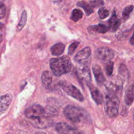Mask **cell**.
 <instances>
[{
	"label": "cell",
	"instance_id": "cell-1",
	"mask_svg": "<svg viewBox=\"0 0 134 134\" xmlns=\"http://www.w3.org/2000/svg\"><path fill=\"white\" fill-rule=\"evenodd\" d=\"M64 114L65 117L74 123L91 122L90 115L86 110L73 105H68L64 108Z\"/></svg>",
	"mask_w": 134,
	"mask_h": 134
},
{
	"label": "cell",
	"instance_id": "cell-2",
	"mask_svg": "<svg viewBox=\"0 0 134 134\" xmlns=\"http://www.w3.org/2000/svg\"><path fill=\"white\" fill-rule=\"evenodd\" d=\"M50 68L54 75L59 77L71 71L72 63L68 56L52 58L50 60Z\"/></svg>",
	"mask_w": 134,
	"mask_h": 134
},
{
	"label": "cell",
	"instance_id": "cell-3",
	"mask_svg": "<svg viewBox=\"0 0 134 134\" xmlns=\"http://www.w3.org/2000/svg\"><path fill=\"white\" fill-rule=\"evenodd\" d=\"M105 111L107 116L115 118L119 114L120 99L113 90H109L104 99Z\"/></svg>",
	"mask_w": 134,
	"mask_h": 134
},
{
	"label": "cell",
	"instance_id": "cell-4",
	"mask_svg": "<svg viewBox=\"0 0 134 134\" xmlns=\"http://www.w3.org/2000/svg\"><path fill=\"white\" fill-rule=\"evenodd\" d=\"M60 86L62 88V89L65 92V94H68V96L72 97V98L79 101V102H83L84 101L83 96L82 95L80 90L74 85L68 83V82L61 81L60 82Z\"/></svg>",
	"mask_w": 134,
	"mask_h": 134
},
{
	"label": "cell",
	"instance_id": "cell-5",
	"mask_svg": "<svg viewBox=\"0 0 134 134\" xmlns=\"http://www.w3.org/2000/svg\"><path fill=\"white\" fill-rule=\"evenodd\" d=\"M31 124L33 126L39 129H46L52 127L54 124V121L49 117L41 116L35 119H31Z\"/></svg>",
	"mask_w": 134,
	"mask_h": 134
},
{
	"label": "cell",
	"instance_id": "cell-6",
	"mask_svg": "<svg viewBox=\"0 0 134 134\" xmlns=\"http://www.w3.org/2000/svg\"><path fill=\"white\" fill-rule=\"evenodd\" d=\"M96 58L102 61H109L115 56V52L111 48L102 47L98 48L96 52Z\"/></svg>",
	"mask_w": 134,
	"mask_h": 134
},
{
	"label": "cell",
	"instance_id": "cell-7",
	"mask_svg": "<svg viewBox=\"0 0 134 134\" xmlns=\"http://www.w3.org/2000/svg\"><path fill=\"white\" fill-rule=\"evenodd\" d=\"M44 109L39 105H34L25 111L26 117L30 119H35L39 116H44Z\"/></svg>",
	"mask_w": 134,
	"mask_h": 134
},
{
	"label": "cell",
	"instance_id": "cell-8",
	"mask_svg": "<svg viewBox=\"0 0 134 134\" xmlns=\"http://www.w3.org/2000/svg\"><path fill=\"white\" fill-rule=\"evenodd\" d=\"M77 75L80 81L85 82L86 85H89L91 82V75L88 67L85 64H82L81 66L77 69Z\"/></svg>",
	"mask_w": 134,
	"mask_h": 134
},
{
	"label": "cell",
	"instance_id": "cell-9",
	"mask_svg": "<svg viewBox=\"0 0 134 134\" xmlns=\"http://www.w3.org/2000/svg\"><path fill=\"white\" fill-rule=\"evenodd\" d=\"M91 55V50L90 47H85L77 53L74 58L75 62L81 64H85L90 58Z\"/></svg>",
	"mask_w": 134,
	"mask_h": 134
},
{
	"label": "cell",
	"instance_id": "cell-10",
	"mask_svg": "<svg viewBox=\"0 0 134 134\" xmlns=\"http://www.w3.org/2000/svg\"><path fill=\"white\" fill-rule=\"evenodd\" d=\"M12 99L13 97L9 94L0 96V115H3L8 109Z\"/></svg>",
	"mask_w": 134,
	"mask_h": 134
},
{
	"label": "cell",
	"instance_id": "cell-11",
	"mask_svg": "<svg viewBox=\"0 0 134 134\" xmlns=\"http://www.w3.org/2000/svg\"><path fill=\"white\" fill-rule=\"evenodd\" d=\"M89 89H90V93H91L92 99H94V102H96L97 105H101L103 102V98L102 96V94L99 92V90L96 87L92 85L91 83L88 85Z\"/></svg>",
	"mask_w": 134,
	"mask_h": 134
},
{
	"label": "cell",
	"instance_id": "cell-12",
	"mask_svg": "<svg viewBox=\"0 0 134 134\" xmlns=\"http://www.w3.org/2000/svg\"><path fill=\"white\" fill-rule=\"evenodd\" d=\"M56 130L60 133H73L77 132L75 128L64 122H59L56 124Z\"/></svg>",
	"mask_w": 134,
	"mask_h": 134
},
{
	"label": "cell",
	"instance_id": "cell-13",
	"mask_svg": "<svg viewBox=\"0 0 134 134\" xmlns=\"http://www.w3.org/2000/svg\"><path fill=\"white\" fill-rule=\"evenodd\" d=\"M92 70L97 83L98 85H102V84L104 83V82L105 81V78L103 71H102L101 67L96 64L92 67Z\"/></svg>",
	"mask_w": 134,
	"mask_h": 134
},
{
	"label": "cell",
	"instance_id": "cell-14",
	"mask_svg": "<svg viewBox=\"0 0 134 134\" xmlns=\"http://www.w3.org/2000/svg\"><path fill=\"white\" fill-rule=\"evenodd\" d=\"M109 29L111 31H116L119 29V27H120V20L117 17L115 10H114L112 16H111V18H110L109 21Z\"/></svg>",
	"mask_w": 134,
	"mask_h": 134
},
{
	"label": "cell",
	"instance_id": "cell-15",
	"mask_svg": "<svg viewBox=\"0 0 134 134\" xmlns=\"http://www.w3.org/2000/svg\"><path fill=\"white\" fill-rule=\"evenodd\" d=\"M109 30V27L103 24H99L96 26H91L88 28V31L92 34H104L107 32Z\"/></svg>",
	"mask_w": 134,
	"mask_h": 134
},
{
	"label": "cell",
	"instance_id": "cell-16",
	"mask_svg": "<svg viewBox=\"0 0 134 134\" xmlns=\"http://www.w3.org/2000/svg\"><path fill=\"white\" fill-rule=\"evenodd\" d=\"M134 101V82L128 88L125 94L124 102L127 105H131Z\"/></svg>",
	"mask_w": 134,
	"mask_h": 134
},
{
	"label": "cell",
	"instance_id": "cell-17",
	"mask_svg": "<svg viewBox=\"0 0 134 134\" xmlns=\"http://www.w3.org/2000/svg\"><path fill=\"white\" fill-rule=\"evenodd\" d=\"M41 82L43 86L46 88H48L51 86L52 82V77L51 73L48 71H44L41 75Z\"/></svg>",
	"mask_w": 134,
	"mask_h": 134
},
{
	"label": "cell",
	"instance_id": "cell-18",
	"mask_svg": "<svg viewBox=\"0 0 134 134\" xmlns=\"http://www.w3.org/2000/svg\"><path fill=\"white\" fill-rule=\"evenodd\" d=\"M65 49V45L62 43H56L51 48V53L54 56H60Z\"/></svg>",
	"mask_w": 134,
	"mask_h": 134
},
{
	"label": "cell",
	"instance_id": "cell-19",
	"mask_svg": "<svg viewBox=\"0 0 134 134\" xmlns=\"http://www.w3.org/2000/svg\"><path fill=\"white\" fill-rule=\"evenodd\" d=\"M77 5L78 7H80L84 9V10L85 11V13L87 16L90 15L92 13L94 12V10H93V7L91 6L90 4H88V3L85 2L84 1H79L77 3Z\"/></svg>",
	"mask_w": 134,
	"mask_h": 134
},
{
	"label": "cell",
	"instance_id": "cell-20",
	"mask_svg": "<svg viewBox=\"0 0 134 134\" xmlns=\"http://www.w3.org/2000/svg\"><path fill=\"white\" fill-rule=\"evenodd\" d=\"M44 109V116L49 118H52L54 117V116H56L58 115V112L57 111V110L55 109L53 107H51V106H47V107H46Z\"/></svg>",
	"mask_w": 134,
	"mask_h": 134
},
{
	"label": "cell",
	"instance_id": "cell-21",
	"mask_svg": "<svg viewBox=\"0 0 134 134\" xmlns=\"http://www.w3.org/2000/svg\"><path fill=\"white\" fill-rule=\"evenodd\" d=\"M26 22H27V13H26V10H24L21 14L20 20L18 26H17V31H21L26 25Z\"/></svg>",
	"mask_w": 134,
	"mask_h": 134
},
{
	"label": "cell",
	"instance_id": "cell-22",
	"mask_svg": "<svg viewBox=\"0 0 134 134\" xmlns=\"http://www.w3.org/2000/svg\"><path fill=\"white\" fill-rule=\"evenodd\" d=\"M82 15H83V13H82V10L79 9H75L71 13V20H73V22H77L82 18Z\"/></svg>",
	"mask_w": 134,
	"mask_h": 134
},
{
	"label": "cell",
	"instance_id": "cell-23",
	"mask_svg": "<svg viewBox=\"0 0 134 134\" xmlns=\"http://www.w3.org/2000/svg\"><path fill=\"white\" fill-rule=\"evenodd\" d=\"M133 8L134 7L133 5H129V6L126 7L124 9V10L122 12V17L124 20H126L129 18L130 15V13L133 11Z\"/></svg>",
	"mask_w": 134,
	"mask_h": 134
},
{
	"label": "cell",
	"instance_id": "cell-24",
	"mask_svg": "<svg viewBox=\"0 0 134 134\" xmlns=\"http://www.w3.org/2000/svg\"><path fill=\"white\" fill-rule=\"evenodd\" d=\"M113 65L114 64L112 61H108L105 65V72L106 74L108 76H111L113 71Z\"/></svg>",
	"mask_w": 134,
	"mask_h": 134
},
{
	"label": "cell",
	"instance_id": "cell-25",
	"mask_svg": "<svg viewBox=\"0 0 134 134\" xmlns=\"http://www.w3.org/2000/svg\"><path fill=\"white\" fill-rule=\"evenodd\" d=\"M98 14L101 19H105L107 17L109 16V11L105 8H101L99 10H98Z\"/></svg>",
	"mask_w": 134,
	"mask_h": 134
},
{
	"label": "cell",
	"instance_id": "cell-26",
	"mask_svg": "<svg viewBox=\"0 0 134 134\" xmlns=\"http://www.w3.org/2000/svg\"><path fill=\"white\" fill-rule=\"evenodd\" d=\"M90 4L93 8H97L104 5V1L103 0H92Z\"/></svg>",
	"mask_w": 134,
	"mask_h": 134
},
{
	"label": "cell",
	"instance_id": "cell-27",
	"mask_svg": "<svg viewBox=\"0 0 134 134\" xmlns=\"http://www.w3.org/2000/svg\"><path fill=\"white\" fill-rule=\"evenodd\" d=\"M79 44V43L77 41H75L73 42V43L69 45V48H68V54L69 55L73 54V53L74 52V51H75V49L77 48V47H78V44Z\"/></svg>",
	"mask_w": 134,
	"mask_h": 134
},
{
	"label": "cell",
	"instance_id": "cell-28",
	"mask_svg": "<svg viewBox=\"0 0 134 134\" xmlns=\"http://www.w3.org/2000/svg\"><path fill=\"white\" fill-rule=\"evenodd\" d=\"M3 1V0H0V19L3 18L6 13V7Z\"/></svg>",
	"mask_w": 134,
	"mask_h": 134
},
{
	"label": "cell",
	"instance_id": "cell-29",
	"mask_svg": "<svg viewBox=\"0 0 134 134\" xmlns=\"http://www.w3.org/2000/svg\"><path fill=\"white\" fill-rule=\"evenodd\" d=\"M130 43L132 45L134 46V30H133V35H132V37L130 38Z\"/></svg>",
	"mask_w": 134,
	"mask_h": 134
},
{
	"label": "cell",
	"instance_id": "cell-30",
	"mask_svg": "<svg viewBox=\"0 0 134 134\" xmlns=\"http://www.w3.org/2000/svg\"><path fill=\"white\" fill-rule=\"evenodd\" d=\"M3 27H4V25L3 24L0 23V30H3Z\"/></svg>",
	"mask_w": 134,
	"mask_h": 134
},
{
	"label": "cell",
	"instance_id": "cell-31",
	"mask_svg": "<svg viewBox=\"0 0 134 134\" xmlns=\"http://www.w3.org/2000/svg\"><path fill=\"white\" fill-rule=\"evenodd\" d=\"M3 41V36L1 34H0V43H1V41Z\"/></svg>",
	"mask_w": 134,
	"mask_h": 134
},
{
	"label": "cell",
	"instance_id": "cell-32",
	"mask_svg": "<svg viewBox=\"0 0 134 134\" xmlns=\"http://www.w3.org/2000/svg\"><path fill=\"white\" fill-rule=\"evenodd\" d=\"M52 1H53L54 2H55V3H59V2H60L62 0H52Z\"/></svg>",
	"mask_w": 134,
	"mask_h": 134
},
{
	"label": "cell",
	"instance_id": "cell-33",
	"mask_svg": "<svg viewBox=\"0 0 134 134\" xmlns=\"http://www.w3.org/2000/svg\"><path fill=\"white\" fill-rule=\"evenodd\" d=\"M133 120H134V114H133Z\"/></svg>",
	"mask_w": 134,
	"mask_h": 134
}]
</instances>
